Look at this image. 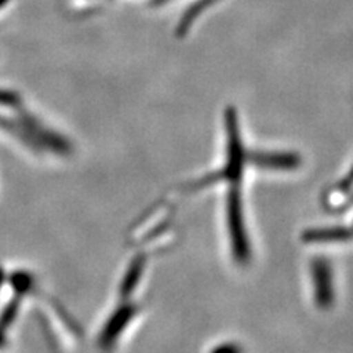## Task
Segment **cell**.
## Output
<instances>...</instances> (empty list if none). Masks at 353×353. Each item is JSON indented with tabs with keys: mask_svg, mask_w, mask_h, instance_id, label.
Returning <instances> with one entry per match:
<instances>
[{
	"mask_svg": "<svg viewBox=\"0 0 353 353\" xmlns=\"http://www.w3.org/2000/svg\"><path fill=\"white\" fill-rule=\"evenodd\" d=\"M227 162L225 167L212 174L208 175L203 181H199L196 185H206V184H214L216 181H230L233 184H239L243 175V170H245V162H246V152L243 149V143L239 131L237 124V117L233 110H228L227 112Z\"/></svg>",
	"mask_w": 353,
	"mask_h": 353,
	"instance_id": "cell-1",
	"label": "cell"
},
{
	"mask_svg": "<svg viewBox=\"0 0 353 353\" xmlns=\"http://www.w3.org/2000/svg\"><path fill=\"white\" fill-rule=\"evenodd\" d=\"M227 221L234 261L245 265L250 261V245L246 234L241 194L237 184L231 187L227 194Z\"/></svg>",
	"mask_w": 353,
	"mask_h": 353,
	"instance_id": "cell-2",
	"label": "cell"
},
{
	"mask_svg": "<svg viewBox=\"0 0 353 353\" xmlns=\"http://www.w3.org/2000/svg\"><path fill=\"white\" fill-rule=\"evenodd\" d=\"M315 303L321 309H330L334 302L333 272L324 258H315L311 265Z\"/></svg>",
	"mask_w": 353,
	"mask_h": 353,
	"instance_id": "cell-3",
	"label": "cell"
},
{
	"mask_svg": "<svg viewBox=\"0 0 353 353\" xmlns=\"http://www.w3.org/2000/svg\"><path fill=\"white\" fill-rule=\"evenodd\" d=\"M249 161L258 168L272 171H293L299 168L302 162L299 154L290 152H255L250 154Z\"/></svg>",
	"mask_w": 353,
	"mask_h": 353,
	"instance_id": "cell-4",
	"label": "cell"
},
{
	"mask_svg": "<svg viewBox=\"0 0 353 353\" xmlns=\"http://www.w3.org/2000/svg\"><path fill=\"white\" fill-rule=\"evenodd\" d=\"M353 239V230L346 227H325V228H311L303 231L302 240L306 243H333V241H347Z\"/></svg>",
	"mask_w": 353,
	"mask_h": 353,
	"instance_id": "cell-5",
	"label": "cell"
},
{
	"mask_svg": "<svg viewBox=\"0 0 353 353\" xmlns=\"http://www.w3.org/2000/svg\"><path fill=\"white\" fill-rule=\"evenodd\" d=\"M211 353H243V349L237 343H223L216 346Z\"/></svg>",
	"mask_w": 353,
	"mask_h": 353,
	"instance_id": "cell-6",
	"label": "cell"
},
{
	"mask_svg": "<svg viewBox=\"0 0 353 353\" xmlns=\"http://www.w3.org/2000/svg\"><path fill=\"white\" fill-rule=\"evenodd\" d=\"M352 185H353V170H352V172L346 176V179L339 184V190H340V192H341V190L347 192V190L352 189Z\"/></svg>",
	"mask_w": 353,
	"mask_h": 353,
	"instance_id": "cell-7",
	"label": "cell"
},
{
	"mask_svg": "<svg viewBox=\"0 0 353 353\" xmlns=\"http://www.w3.org/2000/svg\"><path fill=\"white\" fill-rule=\"evenodd\" d=\"M352 203H353V196H352V197H350V201H349V202H347V205H346V206H350V205H352Z\"/></svg>",
	"mask_w": 353,
	"mask_h": 353,
	"instance_id": "cell-8",
	"label": "cell"
}]
</instances>
